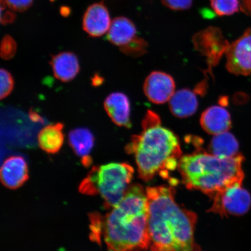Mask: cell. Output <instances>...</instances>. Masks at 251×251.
<instances>
[{"mask_svg": "<svg viewBox=\"0 0 251 251\" xmlns=\"http://www.w3.org/2000/svg\"><path fill=\"white\" fill-rule=\"evenodd\" d=\"M172 186L149 187L150 251H201L194 239L196 213L176 202Z\"/></svg>", "mask_w": 251, "mask_h": 251, "instance_id": "6da1fadb", "label": "cell"}, {"mask_svg": "<svg viewBox=\"0 0 251 251\" xmlns=\"http://www.w3.org/2000/svg\"><path fill=\"white\" fill-rule=\"evenodd\" d=\"M102 240L109 251L150 249L148 198L141 185L130 186L122 201L102 216Z\"/></svg>", "mask_w": 251, "mask_h": 251, "instance_id": "7a4b0ae2", "label": "cell"}, {"mask_svg": "<svg viewBox=\"0 0 251 251\" xmlns=\"http://www.w3.org/2000/svg\"><path fill=\"white\" fill-rule=\"evenodd\" d=\"M142 132L131 138L126 151L134 155L141 179L149 181L157 175L168 179L182 156L179 140L162 126L158 116L152 111L147 112Z\"/></svg>", "mask_w": 251, "mask_h": 251, "instance_id": "3957f363", "label": "cell"}, {"mask_svg": "<svg viewBox=\"0 0 251 251\" xmlns=\"http://www.w3.org/2000/svg\"><path fill=\"white\" fill-rule=\"evenodd\" d=\"M244 161L240 153L233 158H222L199 152L182 156L178 169L188 189L201 191L212 200L226 188L242 185Z\"/></svg>", "mask_w": 251, "mask_h": 251, "instance_id": "277c9868", "label": "cell"}, {"mask_svg": "<svg viewBox=\"0 0 251 251\" xmlns=\"http://www.w3.org/2000/svg\"><path fill=\"white\" fill-rule=\"evenodd\" d=\"M133 174L132 166L126 163L93 166L78 189L84 195L100 196L105 208L112 209L124 199Z\"/></svg>", "mask_w": 251, "mask_h": 251, "instance_id": "5b68a950", "label": "cell"}, {"mask_svg": "<svg viewBox=\"0 0 251 251\" xmlns=\"http://www.w3.org/2000/svg\"><path fill=\"white\" fill-rule=\"evenodd\" d=\"M213 204L208 211L224 217L228 215L246 214L251 206V197L249 191L241 185H235L216 194L212 198Z\"/></svg>", "mask_w": 251, "mask_h": 251, "instance_id": "8992f818", "label": "cell"}, {"mask_svg": "<svg viewBox=\"0 0 251 251\" xmlns=\"http://www.w3.org/2000/svg\"><path fill=\"white\" fill-rule=\"evenodd\" d=\"M226 68L230 73L251 75V28L237 40L229 44L226 51Z\"/></svg>", "mask_w": 251, "mask_h": 251, "instance_id": "52a82bcc", "label": "cell"}, {"mask_svg": "<svg viewBox=\"0 0 251 251\" xmlns=\"http://www.w3.org/2000/svg\"><path fill=\"white\" fill-rule=\"evenodd\" d=\"M175 89L174 78L160 71L151 73L144 84V92L147 98L156 104L169 102L175 93Z\"/></svg>", "mask_w": 251, "mask_h": 251, "instance_id": "ba28073f", "label": "cell"}, {"mask_svg": "<svg viewBox=\"0 0 251 251\" xmlns=\"http://www.w3.org/2000/svg\"><path fill=\"white\" fill-rule=\"evenodd\" d=\"M196 48L210 58H219L226 51L229 43L218 27H209L193 37Z\"/></svg>", "mask_w": 251, "mask_h": 251, "instance_id": "9c48e42d", "label": "cell"}, {"mask_svg": "<svg viewBox=\"0 0 251 251\" xmlns=\"http://www.w3.org/2000/svg\"><path fill=\"white\" fill-rule=\"evenodd\" d=\"M0 176L1 183L5 187L11 190L18 189L29 179L26 161L21 156L9 157L3 162Z\"/></svg>", "mask_w": 251, "mask_h": 251, "instance_id": "30bf717a", "label": "cell"}, {"mask_svg": "<svg viewBox=\"0 0 251 251\" xmlns=\"http://www.w3.org/2000/svg\"><path fill=\"white\" fill-rule=\"evenodd\" d=\"M111 24L108 9L103 2L90 5L84 15L83 30L90 36L103 35L108 31Z\"/></svg>", "mask_w": 251, "mask_h": 251, "instance_id": "8fae6325", "label": "cell"}, {"mask_svg": "<svg viewBox=\"0 0 251 251\" xmlns=\"http://www.w3.org/2000/svg\"><path fill=\"white\" fill-rule=\"evenodd\" d=\"M103 106L109 117L120 127L130 128V102L123 93H113L106 97Z\"/></svg>", "mask_w": 251, "mask_h": 251, "instance_id": "7c38bea8", "label": "cell"}, {"mask_svg": "<svg viewBox=\"0 0 251 251\" xmlns=\"http://www.w3.org/2000/svg\"><path fill=\"white\" fill-rule=\"evenodd\" d=\"M200 124L207 133L215 136L230 129L231 116L224 107L212 106L202 113L200 118Z\"/></svg>", "mask_w": 251, "mask_h": 251, "instance_id": "4fadbf2b", "label": "cell"}, {"mask_svg": "<svg viewBox=\"0 0 251 251\" xmlns=\"http://www.w3.org/2000/svg\"><path fill=\"white\" fill-rule=\"evenodd\" d=\"M68 141L75 154L80 157L84 167H89L93 162L90 154L95 141L92 131L84 127L75 128L69 133Z\"/></svg>", "mask_w": 251, "mask_h": 251, "instance_id": "5bb4252c", "label": "cell"}, {"mask_svg": "<svg viewBox=\"0 0 251 251\" xmlns=\"http://www.w3.org/2000/svg\"><path fill=\"white\" fill-rule=\"evenodd\" d=\"M50 64L54 76L62 82L74 80L79 73V62L72 52H62L52 56Z\"/></svg>", "mask_w": 251, "mask_h": 251, "instance_id": "9a60e30c", "label": "cell"}, {"mask_svg": "<svg viewBox=\"0 0 251 251\" xmlns=\"http://www.w3.org/2000/svg\"><path fill=\"white\" fill-rule=\"evenodd\" d=\"M172 114L177 118L191 117L197 111L199 102L195 92L183 89L175 92L169 101Z\"/></svg>", "mask_w": 251, "mask_h": 251, "instance_id": "2e32d148", "label": "cell"}, {"mask_svg": "<svg viewBox=\"0 0 251 251\" xmlns=\"http://www.w3.org/2000/svg\"><path fill=\"white\" fill-rule=\"evenodd\" d=\"M137 29L132 21L126 17L116 18L111 23L107 39L113 45L119 47L129 43L136 37Z\"/></svg>", "mask_w": 251, "mask_h": 251, "instance_id": "e0dca14e", "label": "cell"}, {"mask_svg": "<svg viewBox=\"0 0 251 251\" xmlns=\"http://www.w3.org/2000/svg\"><path fill=\"white\" fill-rule=\"evenodd\" d=\"M64 124L57 123L47 126L41 130L38 135L40 149L50 154L58 153L64 143Z\"/></svg>", "mask_w": 251, "mask_h": 251, "instance_id": "ac0fdd59", "label": "cell"}, {"mask_svg": "<svg viewBox=\"0 0 251 251\" xmlns=\"http://www.w3.org/2000/svg\"><path fill=\"white\" fill-rule=\"evenodd\" d=\"M208 149L210 153L219 158H233L239 154V144L234 135L228 131L215 135Z\"/></svg>", "mask_w": 251, "mask_h": 251, "instance_id": "d6986e66", "label": "cell"}, {"mask_svg": "<svg viewBox=\"0 0 251 251\" xmlns=\"http://www.w3.org/2000/svg\"><path fill=\"white\" fill-rule=\"evenodd\" d=\"M210 3L213 10L220 17L233 15L240 9V0H210Z\"/></svg>", "mask_w": 251, "mask_h": 251, "instance_id": "ffe728a7", "label": "cell"}, {"mask_svg": "<svg viewBox=\"0 0 251 251\" xmlns=\"http://www.w3.org/2000/svg\"><path fill=\"white\" fill-rule=\"evenodd\" d=\"M147 48H148V43L146 41L136 36L127 45L120 47V50L126 55L136 57L145 54Z\"/></svg>", "mask_w": 251, "mask_h": 251, "instance_id": "44dd1931", "label": "cell"}, {"mask_svg": "<svg viewBox=\"0 0 251 251\" xmlns=\"http://www.w3.org/2000/svg\"><path fill=\"white\" fill-rule=\"evenodd\" d=\"M17 45L12 37L6 35L1 41L0 54L4 60H9L14 57L17 52Z\"/></svg>", "mask_w": 251, "mask_h": 251, "instance_id": "7402d4cb", "label": "cell"}, {"mask_svg": "<svg viewBox=\"0 0 251 251\" xmlns=\"http://www.w3.org/2000/svg\"><path fill=\"white\" fill-rule=\"evenodd\" d=\"M0 77H1V79H0L1 81L0 97L2 100L7 98L13 90L14 80L11 74L4 69H1L0 71Z\"/></svg>", "mask_w": 251, "mask_h": 251, "instance_id": "603a6c76", "label": "cell"}, {"mask_svg": "<svg viewBox=\"0 0 251 251\" xmlns=\"http://www.w3.org/2000/svg\"><path fill=\"white\" fill-rule=\"evenodd\" d=\"M165 7L174 11H183L190 9L193 5V0H161Z\"/></svg>", "mask_w": 251, "mask_h": 251, "instance_id": "cb8c5ba5", "label": "cell"}, {"mask_svg": "<svg viewBox=\"0 0 251 251\" xmlns=\"http://www.w3.org/2000/svg\"><path fill=\"white\" fill-rule=\"evenodd\" d=\"M9 8L13 10L24 12L31 7L33 0H5Z\"/></svg>", "mask_w": 251, "mask_h": 251, "instance_id": "d4e9b609", "label": "cell"}, {"mask_svg": "<svg viewBox=\"0 0 251 251\" xmlns=\"http://www.w3.org/2000/svg\"><path fill=\"white\" fill-rule=\"evenodd\" d=\"M1 12V23L3 25L13 23L16 19V15L13 11H6Z\"/></svg>", "mask_w": 251, "mask_h": 251, "instance_id": "484cf974", "label": "cell"}, {"mask_svg": "<svg viewBox=\"0 0 251 251\" xmlns=\"http://www.w3.org/2000/svg\"><path fill=\"white\" fill-rule=\"evenodd\" d=\"M240 8L245 14L251 17V0H240Z\"/></svg>", "mask_w": 251, "mask_h": 251, "instance_id": "4316f807", "label": "cell"}, {"mask_svg": "<svg viewBox=\"0 0 251 251\" xmlns=\"http://www.w3.org/2000/svg\"><path fill=\"white\" fill-rule=\"evenodd\" d=\"M29 116L31 121L37 122V123L44 124L42 117L38 114V112L34 111L33 109L29 111Z\"/></svg>", "mask_w": 251, "mask_h": 251, "instance_id": "83f0119b", "label": "cell"}, {"mask_svg": "<svg viewBox=\"0 0 251 251\" xmlns=\"http://www.w3.org/2000/svg\"><path fill=\"white\" fill-rule=\"evenodd\" d=\"M103 81V79L102 77L96 75L93 78L92 84L94 86H99L102 84Z\"/></svg>", "mask_w": 251, "mask_h": 251, "instance_id": "f1b7e54d", "label": "cell"}, {"mask_svg": "<svg viewBox=\"0 0 251 251\" xmlns=\"http://www.w3.org/2000/svg\"><path fill=\"white\" fill-rule=\"evenodd\" d=\"M60 13L63 17H67L71 14V9L70 8L64 6L60 9Z\"/></svg>", "mask_w": 251, "mask_h": 251, "instance_id": "f546056e", "label": "cell"}, {"mask_svg": "<svg viewBox=\"0 0 251 251\" xmlns=\"http://www.w3.org/2000/svg\"><path fill=\"white\" fill-rule=\"evenodd\" d=\"M51 2L55 1V0H50Z\"/></svg>", "mask_w": 251, "mask_h": 251, "instance_id": "4dcf8cb0", "label": "cell"}]
</instances>
